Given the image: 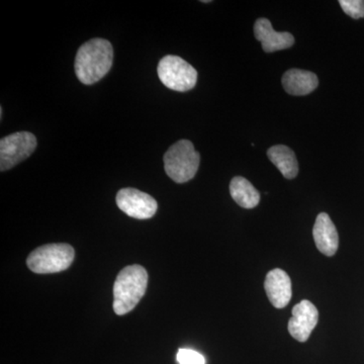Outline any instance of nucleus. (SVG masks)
I'll list each match as a JSON object with an SVG mask.
<instances>
[{
    "mask_svg": "<svg viewBox=\"0 0 364 364\" xmlns=\"http://www.w3.org/2000/svg\"><path fill=\"white\" fill-rule=\"evenodd\" d=\"M112 60L114 49L109 41L100 38L88 41L76 54V76L83 85H95L111 70Z\"/></svg>",
    "mask_w": 364,
    "mask_h": 364,
    "instance_id": "1",
    "label": "nucleus"
},
{
    "mask_svg": "<svg viewBox=\"0 0 364 364\" xmlns=\"http://www.w3.org/2000/svg\"><path fill=\"white\" fill-rule=\"evenodd\" d=\"M148 286V272L138 264L129 265L117 274L114 284V311L124 316L136 308Z\"/></svg>",
    "mask_w": 364,
    "mask_h": 364,
    "instance_id": "2",
    "label": "nucleus"
},
{
    "mask_svg": "<svg viewBox=\"0 0 364 364\" xmlns=\"http://www.w3.org/2000/svg\"><path fill=\"white\" fill-rule=\"evenodd\" d=\"M163 160L167 176L176 183H186L196 176L200 156L191 141L181 140L167 150Z\"/></svg>",
    "mask_w": 364,
    "mask_h": 364,
    "instance_id": "3",
    "label": "nucleus"
},
{
    "mask_svg": "<svg viewBox=\"0 0 364 364\" xmlns=\"http://www.w3.org/2000/svg\"><path fill=\"white\" fill-rule=\"evenodd\" d=\"M74 256L75 251L69 244H48L35 249L28 255L26 265L39 274L61 272L70 267Z\"/></svg>",
    "mask_w": 364,
    "mask_h": 364,
    "instance_id": "4",
    "label": "nucleus"
},
{
    "mask_svg": "<svg viewBox=\"0 0 364 364\" xmlns=\"http://www.w3.org/2000/svg\"><path fill=\"white\" fill-rule=\"evenodd\" d=\"M157 73L163 85L178 92L193 90L198 81L196 69L186 60L174 55H167L160 60Z\"/></svg>",
    "mask_w": 364,
    "mask_h": 364,
    "instance_id": "5",
    "label": "nucleus"
},
{
    "mask_svg": "<svg viewBox=\"0 0 364 364\" xmlns=\"http://www.w3.org/2000/svg\"><path fill=\"white\" fill-rule=\"evenodd\" d=\"M37 145V138L30 132L4 136L0 141V170L6 171L30 157Z\"/></svg>",
    "mask_w": 364,
    "mask_h": 364,
    "instance_id": "6",
    "label": "nucleus"
},
{
    "mask_svg": "<svg viewBox=\"0 0 364 364\" xmlns=\"http://www.w3.org/2000/svg\"><path fill=\"white\" fill-rule=\"evenodd\" d=\"M117 207L129 217L147 220L156 214L158 203L154 198L136 188H123L117 193Z\"/></svg>",
    "mask_w": 364,
    "mask_h": 364,
    "instance_id": "7",
    "label": "nucleus"
},
{
    "mask_svg": "<svg viewBox=\"0 0 364 364\" xmlns=\"http://www.w3.org/2000/svg\"><path fill=\"white\" fill-rule=\"evenodd\" d=\"M291 313L293 317L287 325L289 334L299 342H306L310 338L313 330L318 324V309L308 299H304L294 306Z\"/></svg>",
    "mask_w": 364,
    "mask_h": 364,
    "instance_id": "8",
    "label": "nucleus"
},
{
    "mask_svg": "<svg viewBox=\"0 0 364 364\" xmlns=\"http://www.w3.org/2000/svg\"><path fill=\"white\" fill-rule=\"evenodd\" d=\"M254 36L262 45L263 51L267 53L289 49L294 44V38L291 33L277 32L267 18H258L255 21Z\"/></svg>",
    "mask_w": 364,
    "mask_h": 364,
    "instance_id": "9",
    "label": "nucleus"
},
{
    "mask_svg": "<svg viewBox=\"0 0 364 364\" xmlns=\"http://www.w3.org/2000/svg\"><path fill=\"white\" fill-rule=\"evenodd\" d=\"M264 289L268 299L274 308H286L291 301V294H293L291 280L289 274L279 268L267 273Z\"/></svg>",
    "mask_w": 364,
    "mask_h": 364,
    "instance_id": "10",
    "label": "nucleus"
},
{
    "mask_svg": "<svg viewBox=\"0 0 364 364\" xmlns=\"http://www.w3.org/2000/svg\"><path fill=\"white\" fill-rule=\"evenodd\" d=\"M313 236L318 250L324 255L331 257L338 250V232L331 218L326 213L318 215L313 229Z\"/></svg>",
    "mask_w": 364,
    "mask_h": 364,
    "instance_id": "11",
    "label": "nucleus"
},
{
    "mask_svg": "<svg viewBox=\"0 0 364 364\" xmlns=\"http://www.w3.org/2000/svg\"><path fill=\"white\" fill-rule=\"evenodd\" d=\"M284 90L289 95L303 97L312 93L318 87L317 75L313 72L291 69L284 74L282 79Z\"/></svg>",
    "mask_w": 364,
    "mask_h": 364,
    "instance_id": "12",
    "label": "nucleus"
},
{
    "mask_svg": "<svg viewBox=\"0 0 364 364\" xmlns=\"http://www.w3.org/2000/svg\"><path fill=\"white\" fill-rule=\"evenodd\" d=\"M267 156L287 179H294L299 173V163L291 148L277 145L269 148Z\"/></svg>",
    "mask_w": 364,
    "mask_h": 364,
    "instance_id": "13",
    "label": "nucleus"
},
{
    "mask_svg": "<svg viewBox=\"0 0 364 364\" xmlns=\"http://www.w3.org/2000/svg\"><path fill=\"white\" fill-rule=\"evenodd\" d=\"M230 195L241 208H254L260 202V193L250 181L242 176L234 177L230 183Z\"/></svg>",
    "mask_w": 364,
    "mask_h": 364,
    "instance_id": "14",
    "label": "nucleus"
},
{
    "mask_svg": "<svg viewBox=\"0 0 364 364\" xmlns=\"http://www.w3.org/2000/svg\"><path fill=\"white\" fill-rule=\"evenodd\" d=\"M345 14L354 20L364 18V0H339Z\"/></svg>",
    "mask_w": 364,
    "mask_h": 364,
    "instance_id": "15",
    "label": "nucleus"
},
{
    "mask_svg": "<svg viewBox=\"0 0 364 364\" xmlns=\"http://www.w3.org/2000/svg\"><path fill=\"white\" fill-rule=\"evenodd\" d=\"M176 359L179 364H205V359L202 354L191 349H179Z\"/></svg>",
    "mask_w": 364,
    "mask_h": 364,
    "instance_id": "16",
    "label": "nucleus"
},
{
    "mask_svg": "<svg viewBox=\"0 0 364 364\" xmlns=\"http://www.w3.org/2000/svg\"><path fill=\"white\" fill-rule=\"evenodd\" d=\"M203 4H210V0H205V1H202Z\"/></svg>",
    "mask_w": 364,
    "mask_h": 364,
    "instance_id": "17",
    "label": "nucleus"
}]
</instances>
